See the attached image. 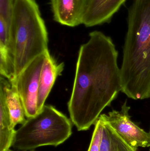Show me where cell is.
Here are the masks:
<instances>
[{"mask_svg": "<svg viewBox=\"0 0 150 151\" xmlns=\"http://www.w3.org/2000/svg\"><path fill=\"white\" fill-rule=\"evenodd\" d=\"M6 102L10 117L11 127L15 129L17 125L23 124L26 119L24 108L16 88L10 82L6 88Z\"/></svg>", "mask_w": 150, "mask_h": 151, "instance_id": "8fae6325", "label": "cell"}, {"mask_svg": "<svg viewBox=\"0 0 150 151\" xmlns=\"http://www.w3.org/2000/svg\"><path fill=\"white\" fill-rule=\"evenodd\" d=\"M130 109L126 101L120 111L113 110L108 114H101L100 118L132 148L137 150L138 147H150V133L145 132L131 120Z\"/></svg>", "mask_w": 150, "mask_h": 151, "instance_id": "8992f818", "label": "cell"}, {"mask_svg": "<svg viewBox=\"0 0 150 151\" xmlns=\"http://www.w3.org/2000/svg\"><path fill=\"white\" fill-rule=\"evenodd\" d=\"M49 54V52H48L34 58L19 75L9 81L16 88L27 119L38 113L37 101L40 77L42 66Z\"/></svg>", "mask_w": 150, "mask_h": 151, "instance_id": "5b68a950", "label": "cell"}, {"mask_svg": "<svg viewBox=\"0 0 150 151\" xmlns=\"http://www.w3.org/2000/svg\"><path fill=\"white\" fill-rule=\"evenodd\" d=\"M64 67V63H58L50 54L47 56L40 77L37 101L38 113L45 105L56 78L61 75Z\"/></svg>", "mask_w": 150, "mask_h": 151, "instance_id": "9c48e42d", "label": "cell"}, {"mask_svg": "<svg viewBox=\"0 0 150 151\" xmlns=\"http://www.w3.org/2000/svg\"><path fill=\"white\" fill-rule=\"evenodd\" d=\"M89 37L79 49L68 104L70 120L79 131L95 125L121 91L118 52L112 40L98 31Z\"/></svg>", "mask_w": 150, "mask_h": 151, "instance_id": "6da1fadb", "label": "cell"}, {"mask_svg": "<svg viewBox=\"0 0 150 151\" xmlns=\"http://www.w3.org/2000/svg\"><path fill=\"white\" fill-rule=\"evenodd\" d=\"M105 123L109 129L115 147V151H136L137 150H136L129 145L109 125H107L105 122Z\"/></svg>", "mask_w": 150, "mask_h": 151, "instance_id": "5bb4252c", "label": "cell"}, {"mask_svg": "<svg viewBox=\"0 0 150 151\" xmlns=\"http://www.w3.org/2000/svg\"><path fill=\"white\" fill-rule=\"evenodd\" d=\"M103 124V134L100 151H115V147L108 127L104 122Z\"/></svg>", "mask_w": 150, "mask_h": 151, "instance_id": "9a60e30c", "label": "cell"}, {"mask_svg": "<svg viewBox=\"0 0 150 151\" xmlns=\"http://www.w3.org/2000/svg\"><path fill=\"white\" fill-rule=\"evenodd\" d=\"M15 0H0V20L11 24Z\"/></svg>", "mask_w": 150, "mask_h": 151, "instance_id": "4fadbf2b", "label": "cell"}, {"mask_svg": "<svg viewBox=\"0 0 150 151\" xmlns=\"http://www.w3.org/2000/svg\"><path fill=\"white\" fill-rule=\"evenodd\" d=\"M7 151H35L34 150H30V151H18V150H10V149H9V150H8Z\"/></svg>", "mask_w": 150, "mask_h": 151, "instance_id": "2e32d148", "label": "cell"}, {"mask_svg": "<svg viewBox=\"0 0 150 151\" xmlns=\"http://www.w3.org/2000/svg\"><path fill=\"white\" fill-rule=\"evenodd\" d=\"M72 122L51 105H45L36 116L28 118L16 130L11 147L15 150H34L41 146H57L72 134Z\"/></svg>", "mask_w": 150, "mask_h": 151, "instance_id": "277c9868", "label": "cell"}, {"mask_svg": "<svg viewBox=\"0 0 150 151\" xmlns=\"http://www.w3.org/2000/svg\"><path fill=\"white\" fill-rule=\"evenodd\" d=\"M54 20L70 27L82 24L89 0H49Z\"/></svg>", "mask_w": 150, "mask_h": 151, "instance_id": "52a82bcc", "label": "cell"}, {"mask_svg": "<svg viewBox=\"0 0 150 151\" xmlns=\"http://www.w3.org/2000/svg\"><path fill=\"white\" fill-rule=\"evenodd\" d=\"M120 77L128 97L150 99V0H134L128 9Z\"/></svg>", "mask_w": 150, "mask_h": 151, "instance_id": "7a4b0ae2", "label": "cell"}, {"mask_svg": "<svg viewBox=\"0 0 150 151\" xmlns=\"http://www.w3.org/2000/svg\"><path fill=\"white\" fill-rule=\"evenodd\" d=\"M127 0H89L82 24L92 27L109 23Z\"/></svg>", "mask_w": 150, "mask_h": 151, "instance_id": "ba28073f", "label": "cell"}, {"mask_svg": "<svg viewBox=\"0 0 150 151\" xmlns=\"http://www.w3.org/2000/svg\"><path fill=\"white\" fill-rule=\"evenodd\" d=\"M11 31L15 78L34 58L49 52L47 29L35 0H15Z\"/></svg>", "mask_w": 150, "mask_h": 151, "instance_id": "3957f363", "label": "cell"}, {"mask_svg": "<svg viewBox=\"0 0 150 151\" xmlns=\"http://www.w3.org/2000/svg\"></svg>", "mask_w": 150, "mask_h": 151, "instance_id": "e0dca14e", "label": "cell"}, {"mask_svg": "<svg viewBox=\"0 0 150 151\" xmlns=\"http://www.w3.org/2000/svg\"><path fill=\"white\" fill-rule=\"evenodd\" d=\"M10 81L0 76V151H7L12 146L16 130L11 127L10 117L6 102V88Z\"/></svg>", "mask_w": 150, "mask_h": 151, "instance_id": "30bf717a", "label": "cell"}, {"mask_svg": "<svg viewBox=\"0 0 150 151\" xmlns=\"http://www.w3.org/2000/svg\"><path fill=\"white\" fill-rule=\"evenodd\" d=\"M103 121L99 118L95 124V128L88 151H100L103 129Z\"/></svg>", "mask_w": 150, "mask_h": 151, "instance_id": "7c38bea8", "label": "cell"}]
</instances>
